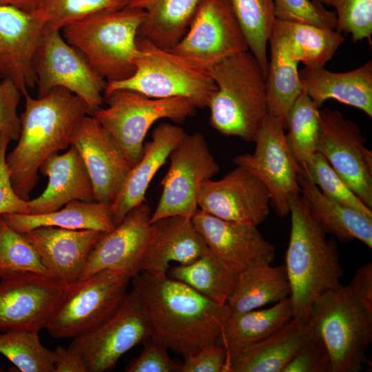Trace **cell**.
<instances>
[{
  "label": "cell",
  "instance_id": "obj_1",
  "mask_svg": "<svg viewBox=\"0 0 372 372\" xmlns=\"http://www.w3.org/2000/svg\"><path fill=\"white\" fill-rule=\"evenodd\" d=\"M149 338L183 358L216 344L230 312L167 274L141 271L132 278Z\"/></svg>",
  "mask_w": 372,
  "mask_h": 372
},
{
  "label": "cell",
  "instance_id": "obj_2",
  "mask_svg": "<svg viewBox=\"0 0 372 372\" xmlns=\"http://www.w3.org/2000/svg\"><path fill=\"white\" fill-rule=\"evenodd\" d=\"M24 96L20 136L6 161L14 192L28 200L42 163L70 146L74 129L84 116L92 114V110L81 98L61 87L37 99L28 93Z\"/></svg>",
  "mask_w": 372,
  "mask_h": 372
},
{
  "label": "cell",
  "instance_id": "obj_3",
  "mask_svg": "<svg viewBox=\"0 0 372 372\" xmlns=\"http://www.w3.org/2000/svg\"><path fill=\"white\" fill-rule=\"evenodd\" d=\"M289 214L291 231L285 264L290 285L289 298L293 318L309 324L318 298L341 285L343 269L336 242L333 239L327 240V233L300 193L290 198Z\"/></svg>",
  "mask_w": 372,
  "mask_h": 372
},
{
  "label": "cell",
  "instance_id": "obj_4",
  "mask_svg": "<svg viewBox=\"0 0 372 372\" xmlns=\"http://www.w3.org/2000/svg\"><path fill=\"white\" fill-rule=\"evenodd\" d=\"M217 90L209 105V123L225 136L254 142L267 109V77L249 50L229 55L206 70Z\"/></svg>",
  "mask_w": 372,
  "mask_h": 372
},
{
  "label": "cell",
  "instance_id": "obj_5",
  "mask_svg": "<svg viewBox=\"0 0 372 372\" xmlns=\"http://www.w3.org/2000/svg\"><path fill=\"white\" fill-rule=\"evenodd\" d=\"M145 17L144 10L127 6L96 12L61 32L107 83L120 81L135 72L136 38Z\"/></svg>",
  "mask_w": 372,
  "mask_h": 372
},
{
  "label": "cell",
  "instance_id": "obj_6",
  "mask_svg": "<svg viewBox=\"0 0 372 372\" xmlns=\"http://www.w3.org/2000/svg\"><path fill=\"white\" fill-rule=\"evenodd\" d=\"M136 45L134 73L126 79L107 83L105 96L126 89L154 99L183 97L196 108L208 107L217 87L207 71L143 37L137 36Z\"/></svg>",
  "mask_w": 372,
  "mask_h": 372
},
{
  "label": "cell",
  "instance_id": "obj_7",
  "mask_svg": "<svg viewBox=\"0 0 372 372\" xmlns=\"http://www.w3.org/2000/svg\"><path fill=\"white\" fill-rule=\"evenodd\" d=\"M309 324L327 351L331 372H358L368 363L372 341V313L340 285L322 295L310 313Z\"/></svg>",
  "mask_w": 372,
  "mask_h": 372
},
{
  "label": "cell",
  "instance_id": "obj_8",
  "mask_svg": "<svg viewBox=\"0 0 372 372\" xmlns=\"http://www.w3.org/2000/svg\"><path fill=\"white\" fill-rule=\"evenodd\" d=\"M107 106L92 115L112 136L133 167L140 160L143 142L151 126L168 118L182 123L196 113V107L183 97L154 99L138 92L120 89L107 94Z\"/></svg>",
  "mask_w": 372,
  "mask_h": 372
},
{
  "label": "cell",
  "instance_id": "obj_9",
  "mask_svg": "<svg viewBox=\"0 0 372 372\" xmlns=\"http://www.w3.org/2000/svg\"><path fill=\"white\" fill-rule=\"evenodd\" d=\"M131 279L124 272L105 269L69 285L45 329L59 339L94 329L120 307Z\"/></svg>",
  "mask_w": 372,
  "mask_h": 372
},
{
  "label": "cell",
  "instance_id": "obj_10",
  "mask_svg": "<svg viewBox=\"0 0 372 372\" xmlns=\"http://www.w3.org/2000/svg\"><path fill=\"white\" fill-rule=\"evenodd\" d=\"M38 96L61 87L85 101L92 113L101 107L107 81L75 47L68 43L60 30L45 24L33 56Z\"/></svg>",
  "mask_w": 372,
  "mask_h": 372
},
{
  "label": "cell",
  "instance_id": "obj_11",
  "mask_svg": "<svg viewBox=\"0 0 372 372\" xmlns=\"http://www.w3.org/2000/svg\"><path fill=\"white\" fill-rule=\"evenodd\" d=\"M168 158L170 165L161 180L162 193L149 223L172 216L192 218L198 209L201 185L220 171L204 136L197 132L185 134Z\"/></svg>",
  "mask_w": 372,
  "mask_h": 372
},
{
  "label": "cell",
  "instance_id": "obj_12",
  "mask_svg": "<svg viewBox=\"0 0 372 372\" xmlns=\"http://www.w3.org/2000/svg\"><path fill=\"white\" fill-rule=\"evenodd\" d=\"M246 50L249 48L229 0H198L186 33L169 50L205 71L221 59Z\"/></svg>",
  "mask_w": 372,
  "mask_h": 372
},
{
  "label": "cell",
  "instance_id": "obj_13",
  "mask_svg": "<svg viewBox=\"0 0 372 372\" xmlns=\"http://www.w3.org/2000/svg\"><path fill=\"white\" fill-rule=\"evenodd\" d=\"M317 152L348 187L372 209V152L360 127L337 110H320Z\"/></svg>",
  "mask_w": 372,
  "mask_h": 372
},
{
  "label": "cell",
  "instance_id": "obj_14",
  "mask_svg": "<svg viewBox=\"0 0 372 372\" xmlns=\"http://www.w3.org/2000/svg\"><path fill=\"white\" fill-rule=\"evenodd\" d=\"M149 338L141 302L132 289L110 318L72 338L68 347L82 358L87 372H104L112 369L123 354Z\"/></svg>",
  "mask_w": 372,
  "mask_h": 372
},
{
  "label": "cell",
  "instance_id": "obj_15",
  "mask_svg": "<svg viewBox=\"0 0 372 372\" xmlns=\"http://www.w3.org/2000/svg\"><path fill=\"white\" fill-rule=\"evenodd\" d=\"M285 129L269 115L264 121L251 154L236 156L233 161L255 175L267 187L271 203L280 217L289 214V200L301 192L300 167L293 158L285 139Z\"/></svg>",
  "mask_w": 372,
  "mask_h": 372
},
{
  "label": "cell",
  "instance_id": "obj_16",
  "mask_svg": "<svg viewBox=\"0 0 372 372\" xmlns=\"http://www.w3.org/2000/svg\"><path fill=\"white\" fill-rule=\"evenodd\" d=\"M68 286L50 275L32 272L1 278L0 331L45 329Z\"/></svg>",
  "mask_w": 372,
  "mask_h": 372
},
{
  "label": "cell",
  "instance_id": "obj_17",
  "mask_svg": "<svg viewBox=\"0 0 372 372\" xmlns=\"http://www.w3.org/2000/svg\"><path fill=\"white\" fill-rule=\"evenodd\" d=\"M270 194L251 172L237 166L220 180L201 185L198 209L217 218L258 226L269 214Z\"/></svg>",
  "mask_w": 372,
  "mask_h": 372
},
{
  "label": "cell",
  "instance_id": "obj_18",
  "mask_svg": "<svg viewBox=\"0 0 372 372\" xmlns=\"http://www.w3.org/2000/svg\"><path fill=\"white\" fill-rule=\"evenodd\" d=\"M70 145L77 149L85 165L93 185L94 200L111 205L132 167L121 147L90 114L76 125Z\"/></svg>",
  "mask_w": 372,
  "mask_h": 372
},
{
  "label": "cell",
  "instance_id": "obj_19",
  "mask_svg": "<svg viewBox=\"0 0 372 372\" xmlns=\"http://www.w3.org/2000/svg\"><path fill=\"white\" fill-rule=\"evenodd\" d=\"M192 220L208 249L237 273L258 265L271 264L276 254L257 226L226 220L198 209Z\"/></svg>",
  "mask_w": 372,
  "mask_h": 372
},
{
  "label": "cell",
  "instance_id": "obj_20",
  "mask_svg": "<svg viewBox=\"0 0 372 372\" xmlns=\"http://www.w3.org/2000/svg\"><path fill=\"white\" fill-rule=\"evenodd\" d=\"M45 24L39 10L0 5V78L14 82L23 96L37 83L33 56Z\"/></svg>",
  "mask_w": 372,
  "mask_h": 372
},
{
  "label": "cell",
  "instance_id": "obj_21",
  "mask_svg": "<svg viewBox=\"0 0 372 372\" xmlns=\"http://www.w3.org/2000/svg\"><path fill=\"white\" fill-rule=\"evenodd\" d=\"M151 208L145 200L130 210L113 230L105 233L91 253L80 279L105 269L122 271L132 278L138 274L151 234Z\"/></svg>",
  "mask_w": 372,
  "mask_h": 372
},
{
  "label": "cell",
  "instance_id": "obj_22",
  "mask_svg": "<svg viewBox=\"0 0 372 372\" xmlns=\"http://www.w3.org/2000/svg\"><path fill=\"white\" fill-rule=\"evenodd\" d=\"M104 232L40 227L22 234L52 276L69 285L79 280Z\"/></svg>",
  "mask_w": 372,
  "mask_h": 372
},
{
  "label": "cell",
  "instance_id": "obj_23",
  "mask_svg": "<svg viewBox=\"0 0 372 372\" xmlns=\"http://www.w3.org/2000/svg\"><path fill=\"white\" fill-rule=\"evenodd\" d=\"M150 225L151 234L141 260V271L166 274L171 262L188 265L209 250L192 218L172 216Z\"/></svg>",
  "mask_w": 372,
  "mask_h": 372
},
{
  "label": "cell",
  "instance_id": "obj_24",
  "mask_svg": "<svg viewBox=\"0 0 372 372\" xmlns=\"http://www.w3.org/2000/svg\"><path fill=\"white\" fill-rule=\"evenodd\" d=\"M40 172L48 177L43 192L28 200L29 214L54 211L74 200L95 201L94 188L85 165L77 149L70 145L64 154L50 155L42 163Z\"/></svg>",
  "mask_w": 372,
  "mask_h": 372
},
{
  "label": "cell",
  "instance_id": "obj_25",
  "mask_svg": "<svg viewBox=\"0 0 372 372\" xmlns=\"http://www.w3.org/2000/svg\"><path fill=\"white\" fill-rule=\"evenodd\" d=\"M185 130L168 123L154 130L152 138L143 146V154L131 169L119 194L110 205L114 227L126 214L145 200V193L157 171L185 135Z\"/></svg>",
  "mask_w": 372,
  "mask_h": 372
},
{
  "label": "cell",
  "instance_id": "obj_26",
  "mask_svg": "<svg viewBox=\"0 0 372 372\" xmlns=\"http://www.w3.org/2000/svg\"><path fill=\"white\" fill-rule=\"evenodd\" d=\"M303 88L320 107L328 99L362 110L372 117V62L344 72L323 68H304L298 71Z\"/></svg>",
  "mask_w": 372,
  "mask_h": 372
},
{
  "label": "cell",
  "instance_id": "obj_27",
  "mask_svg": "<svg viewBox=\"0 0 372 372\" xmlns=\"http://www.w3.org/2000/svg\"><path fill=\"white\" fill-rule=\"evenodd\" d=\"M313 332L309 324L293 318L269 336L230 359L226 363L225 372H282Z\"/></svg>",
  "mask_w": 372,
  "mask_h": 372
},
{
  "label": "cell",
  "instance_id": "obj_28",
  "mask_svg": "<svg viewBox=\"0 0 372 372\" xmlns=\"http://www.w3.org/2000/svg\"><path fill=\"white\" fill-rule=\"evenodd\" d=\"M293 318L289 297L267 309L230 313L222 325L216 344L225 349L227 363L240 351L269 336Z\"/></svg>",
  "mask_w": 372,
  "mask_h": 372
},
{
  "label": "cell",
  "instance_id": "obj_29",
  "mask_svg": "<svg viewBox=\"0 0 372 372\" xmlns=\"http://www.w3.org/2000/svg\"><path fill=\"white\" fill-rule=\"evenodd\" d=\"M298 183L311 214L327 234L343 242L357 239L372 247V217L329 199L300 172Z\"/></svg>",
  "mask_w": 372,
  "mask_h": 372
},
{
  "label": "cell",
  "instance_id": "obj_30",
  "mask_svg": "<svg viewBox=\"0 0 372 372\" xmlns=\"http://www.w3.org/2000/svg\"><path fill=\"white\" fill-rule=\"evenodd\" d=\"M1 217L12 229L21 234L47 226L104 233H108L115 227L110 205L96 201L74 200L50 213L7 214Z\"/></svg>",
  "mask_w": 372,
  "mask_h": 372
},
{
  "label": "cell",
  "instance_id": "obj_31",
  "mask_svg": "<svg viewBox=\"0 0 372 372\" xmlns=\"http://www.w3.org/2000/svg\"><path fill=\"white\" fill-rule=\"evenodd\" d=\"M271 34L278 39L291 59L308 68H323L344 41L336 30L277 19Z\"/></svg>",
  "mask_w": 372,
  "mask_h": 372
},
{
  "label": "cell",
  "instance_id": "obj_32",
  "mask_svg": "<svg viewBox=\"0 0 372 372\" xmlns=\"http://www.w3.org/2000/svg\"><path fill=\"white\" fill-rule=\"evenodd\" d=\"M198 0H136L128 6L145 12L138 36L171 50L186 33Z\"/></svg>",
  "mask_w": 372,
  "mask_h": 372
},
{
  "label": "cell",
  "instance_id": "obj_33",
  "mask_svg": "<svg viewBox=\"0 0 372 372\" xmlns=\"http://www.w3.org/2000/svg\"><path fill=\"white\" fill-rule=\"evenodd\" d=\"M289 295L290 285L285 264L258 265L238 273L226 304L230 313H241L276 303Z\"/></svg>",
  "mask_w": 372,
  "mask_h": 372
},
{
  "label": "cell",
  "instance_id": "obj_34",
  "mask_svg": "<svg viewBox=\"0 0 372 372\" xmlns=\"http://www.w3.org/2000/svg\"><path fill=\"white\" fill-rule=\"evenodd\" d=\"M269 43L270 61L266 80L268 114L285 130L289 112L303 90L298 69L299 63L287 54L272 34Z\"/></svg>",
  "mask_w": 372,
  "mask_h": 372
},
{
  "label": "cell",
  "instance_id": "obj_35",
  "mask_svg": "<svg viewBox=\"0 0 372 372\" xmlns=\"http://www.w3.org/2000/svg\"><path fill=\"white\" fill-rule=\"evenodd\" d=\"M166 274L219 305L227 304L238 276L209 250L192 263L169 267Z\"/></svg>",
  "mask_w": 372,
  "mask_h": 372
},
{
  "label": "cell",
  "instance_id": "obj_36",
  "mask_svg": "<svg viewBox=\"0 0 372 372\" xmlns=\"http://www.w3.org/2000/svg\"><path fill=\"white\" fill-rule=\"evenodd\" d=\"M229 1L249 50L267 77V44L276 20L273 0Z\"/></svg>",
  "mask_w": 372,
  "mask_h": 372
},
{
  "label": "cell",
  "instance_id": "obj_37",
  "mask_svg": "<svg viewBox=\"0 0 372 372\" xmlns=\"http://www.w3.org/2000/svg\"><path fill=\"white\" fill-rule=\"evenodd\" d=\"M320 107L304 88L290 110L286 123L285 139L289 151L300 169L317 152L320 132Z\"/></svg>",
  "mask_w": 372,
  "mask_h": 372
},
{
  "label": "cell",
  "instance_id": "obj_38",
  "mask_svg": "<svg viewBox=\"0 0 372 372\" xmlns=\"http://www.w3.org/2000/svg\"><path fill=\"white\" fill-rule=\"evenodd\" d=\"M0 353L21 372H54V353L35 331L13 329L0 333Z\"/></svg>",
  "mask_w": 372,
  "mask_h": 372
},
{
  "label": "cell",
  "instance_id": "obj_39",
  "mask_svg": "<svg viewBox=\"0 0 372 372\" xmlns=\"http://www.w3.org/2000/svg\"><path fill=\"white\" fill-rule=\"evenodd\" d=\"M25 272L50 275L34 247L0 216V278Z\"/></svg>",
  "mask_w": 372,
  "mask_h": 372
},
{
  "label": "cell",
  "instance_id": "obj_40",
  "mask_svg": "<svg viewBox=\"0 0 372 372\" xmlns=\"http://www.w3.org/2000/svg\"><path fill=\"white\" fill-rule=\"evenodd\" d=\"M300 174L329 199L372 217V209L358 197L320 153L316 152L301 168Z\"/></svg>",
  "mask_w": 372,
  "mask_h": 372
},
{
  "label": "cell",
  "instance_id": "obj_41",
  "mask_svg": "<svg viewBox=\"0 0 372 372\" xmlns=\"http://www.w3.org/2000/svg\"><path fill=\"white\" fill-rule=\"evenodd\" d=\"M130 0H40L37 10L46 24L61 30L65 26L99 12L127 6Z\"/></svg>",
  "mask_w": 372,
  "mask_h": 372
},
{
  "label": "cell",
  "instance_id": "obj_42",
  "mask_svg": "<svg viewBox=\"0 0 372 372\" xmlns=\"http://www.w3.org/2000/svg\"><path fill=\"white\" fill-rule=\"evenodd\" d=\"M318 1L335 9L338 32L350 34L353 42L366 39L371 44L372 0Z\"/></svg>",
  "mask_w": 372,
  "mask_h": 372
},
{
  "label": "cell",
  "instance_id": "obj_43",
  "mask_svg": "<svg viewBox=\"0 0 372 372\" xmlns=\"http://www.w3.org/2000/svg\"><path fill=\"white\" fill-rule=\"evenodd\" d=\"M276 19L287 22L335 30V11L329 10L318 0H273Z\"/></svg>",
  "mask_w": 372,
  "mask_h": 372
},
{
  "label": "cell",
  "instance_id": "obj_44",
  "mask_svg": "<svg viewBox=\"0 0 372 372\" xmlns=\"http://www.w3.org/2000/svg\"><path fill=\"white\" fill-rule=\"evenodd\" d=\"M23 96L12 81L3 79L0 81V138L18 141L21 132L20 116L17 107Z\"/></svg>",
  "mask_w": 372,
  "mask_h": 372
},
{
  "label": "cell",
  "instance_id": "obj_45",
  "mask_svg": "<svg viewBox=\"0 0 372 372\" xmlns=\"http://www.w3.org/2000/svg\"><path fill=\"white\" fill-rule=\"evenodd\" d=\"M282 372H331L326 347L314 331Z\"/></svg>",
  "mask_w": 372,
  "mask_h": 372
},
{
  "label": "cell",
  "instance_id": "obj_46",
  "mask_svg": "<svg viewBox=\"0 0 372 372\" xmlns=\"http://www.w3.org/2000/svg\"><path fill=\"white\" fill-rule=\"evenodd\" d=\"M140 355L125 369L127 372H180L181 364L172 360L167 349L150 338L143 342Z\"/></svg>",
  "mask_w": 372,
  "mask_h": 372
},
{
  "label": "cell",
  "instance_id": "obj_47",
  "mask_svg": "<svg viewBox=\"0 0 372 372\" xmlns=\"http://www.w3.org/2000/svg\"><path fill=\"white\" fill-rule=\"evenodd\" d=\"M10 141L0 138V216L7 214H29L28 200L14 192L6 164V150Z\"/></svg>",
  "mask_w": 372,
  "mask_h": 372
},
{
  "label": "cell",
  "instance_id": "obj_48",
  "mask_svg": "<svg viewBox=\"0 0 372 372\" xmlns=\"http://www.w3.org/2000/svg\"><path fill=\"white\" fill-rule=\"evenodd\" d=\"M226 362L225 349L213 344L185 358L180 372H225Z\"/></svg>",
  "mask_w": 372,
  "mask_h": 372
},
{
  "label": "cell",
  "instance_id": "obj_49",
  "mask_svg": "<svg viewBox=\"0 0 372 372\" xmlns=\"http://www.w3.org/2000/svg\"><path fill=\"white\" fill-rule=\"evenodd\" d=\"M348 287L355 299L372 313V263L360 266L355 272Z\"/></svg>",
  "mask_w": 372,
  "mask_h": 372
},
{
  "label": "cell",
  "instance_id": "obj_50",
  "mask_svg": "<svg viewBox=\"0 0 372 372\" xmlns=\"http://www.w3.org/2000/svg\"><path fill=\"white\" fill-rule=\"evenodd\" d=\"M53 353L54 372H87L82 358L69 347L59 345Z\"/></svg>",
  "mask_w": 372,
  "mask_h": 372
},
{
  "label": "cell",
  "instance_id": "obj_51",
  "mask_svg": "<svg viewBox=\"0 0 372 372\" xmlns=\"http://www.w3.org/2000/svg\"><path fill=\"white\" fill-rule=\"evenodd\" d=\"M40 0H0V5L10 6L27 12L37 10Z\"/></svg>",
  "mask_w": 372,
  "mask_h": 372
},
{
  "label": "cell",
  "instance_id": "obj_52",
  "mask_svg": "<svg viewBox=\"0 0 372 372\" xmlns=\"http://www.w3.org/2000/svg\"><path fill=\"white\" fill-rule=\"evenodd\" d=\"M136 1V0H130V3H131L132 1Z\"/></svg>",
  "mask_w": 372,
  "mask_h": 372
},
{
  "label": "cell",
  "instance_id": "obj_53",
  "mask_svg": "<svg viewBox=\"0 0 372 372\" xmlns=\"http://www.w3.org/2000/svg\"><path fill=\"white\" fill-rule=\"evenodd\" d=\"M2 371V370H1V368L0 367V371Z\"/></svg>",
  "mask_w": 372,
  "mask_h": 372
}]
</instances>
